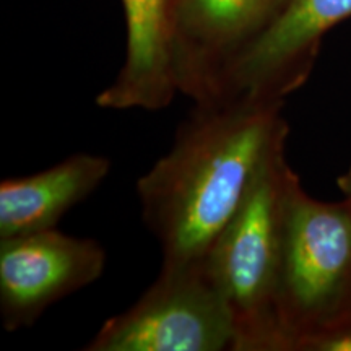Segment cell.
I'll use <instances>...</instances> for the list:
<instances>
[{
  "instance_id": "30bf717a",
  "label": "cell",
  "mask_w": 351,
  "mask_h": 351,
  "mask_svg": "<svg viewBox=\"0 0 351 351\" xmlns=\"http://www.w3.org/2000/svg\"><path fill=\"white\" fill-rule=\"evenodd\" d=\"M302 345H309L311 348L320 351H351V327L320 332L307 339Z\"/></svg>"
},
{
  "instance_id": "7a4b0ae2",
  "label": "cell",
  "mask_w": 351,
  "mask_h": 351,
  "mask_svg": "<svg viewBox=\"0 0 351 351\" xmlns=\"http://www.w3.org/2000/svg\"><path fill=\"white\" fill-rule=\"evenodd\" d=\"M288 176L280 148L263 166L204 263L232 314L234 351L287 348L275 296Z\"/></svg>"
},
{
  "instance_id": "8fae6325",
  "label": "cell",
  "mask_w": 351,
  "mask_h": 351,
  "mask_svg": "<svg viewBox=\"0 0 351 351\" xmlns=\"http://www.w3.org/2000/svg\"><path fill=\"white\" fill-rule=\"evenodd\" d=\"M339 186L345 195V204L348 205L351 210V165L350 168L346 169V173L339 179Z\"/></svg>"
},
{
  "instance_id": "3957f363",
  "label": "cell",
  "mask_w": 351,
  "mask_h": 351,
  "mask_svg": "<svg viewBox=\"0 0 351 351\" xmlns=\"http://www.w3.org/2000/svg\"><path fill=\"white\" fill-rule=\"evenodd\" d=\"M351 285V210L311 199L289 173L283 199L276 317L285 343L339 313Z\"/></svg>"
},
{
  "instance_id": "ba28073f",
  "label": "cell",
  "mask_w": 351,
  "mask_h": 351,
  "mask_svg": "<svg viewBox=\"0 0 351 351\" xmlns=\"http://www.w3.org/2000/svg\"><path fill=\"white\" fill-rule=\"evenodd\" d=\"M127 56L117 80L96 96L111 111H160L178 93L174 73V0H122Z\"/></svg>"
},
{
  "instance_id": "8992f818",
  "label": "cell",
  "mask_w": 351,
  "mask_h": 351,
  "mask_svg": "<svg viewBox=\"0 0 351 351\" xmlns=\"http://www.w3.org/2000/svg\"><path fill=\"white\" fill-rule=\"evenodd\" d=\"M287 0H174V73L195 103L218 95L232 60L269 26Z\"/></svg>"
},
{
  "instance_id": "6da1fadb",
  "label": "cell",
  "mask_w": 351,
  "mask_h": 351,
  "mask_svg": "<svg viewBox=\"0 0 351 351\" xmlns=\"http://www.w3.org/2000/svg\"><path fill=\"white\" fill-rule=\"evenodd\" d=\"M280 99L195 103L173 147L137 181L145 225L161 269H202L258 174L283 148Z\"/></svg>"
},
{
  "instance_id": "277c9868",
  "label": "cell",
  "mask_w": 351,
  "mask_h": 351,
  "mask_svg": "<svg viewBox=\"0 0 351 351\" xmlns=\"http://www.w3.org/2000/svg\"><path fill=\"white\" fill-rule=\"evenodd\" d=\"M228 302L204 267L161 269L140 300L108 319L86 351H234Z\"/></svg>"
},
{
  "instance_id": "52a82bcc",
  "label": "cell",
  "mask_w": 351,
  "mask_h": 351,
  "mask_svg": "<svg viewBox=\"0 0 351 351\" xmlns=\"http://www.w3.org/2000/svg\"><path fill=\"white\" fill-rule=\"evenodd\" d=\"M350 16L351 0H287L274 21L225 70L215 99H282L324 34Z\"/></svg>"
},
{
  "instance_id": "5b68a950",
  "label": "cell",
  "mask_w": 351,
  "mask_h": 351,
  "mask_svg": "<svg viewBox=\"0 0 351 351\" xmlns=\"http://www.w3.org/2000/svg\"><path fill=\"white\" fill-rule=\"evenodd\" d=\"M98 241L59 230L0 239V315L8 332L33 326L47 307L101 278Z\"/></svg>"
},
{
  "instance_id": "9c48e42d",
  "label": "cell",
  "mask_w": 351,
  "mask_h": 351,
  "mask_svg": "<svg viewBox=\"0 0 351 351\" xmlns=\"http://www.w3.org/2000/svg\"><path fill=\"white\" fill-rule=\"evenodd\" d=\"M111 160L75 153L64 161L0 184V239L54 230L70 208L91 195L111 171Z\"/></svg>"
}]
</instances>
